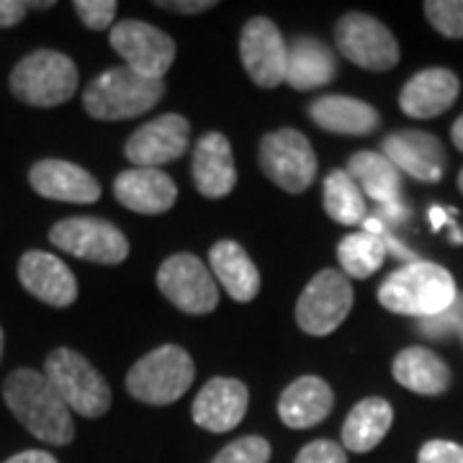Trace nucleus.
I'll return each instance as SVG.
<instances>
[{
    "label": "nucleus",
    "mask_w": 463,
    "mask_h": 463,
    "mask_svg": "<svg viewBox=\"0 0 463 463\" xmlns=\"http://www.w3.org/2000/svg\"><path fill=\"white\" fill-rule=\"evenodd\" d=\"M3 399L18 422L42 443L67 446L75 438V425L62 397L44 373L18 368L3 383Z\"/></svg>",
    "instance_id": "nucleus-1"
},
{
    "label": "nucleus",
    "mask_w": 463,
    "mask_h": 463,
    "mask_svg": "<svg viewBox=\"0 0 463 463\" xmlns=\"http://www.w3.org/2000/svg\"><path fill=\"white\" fill-rule=\"evenodd\" d=\"M456 297L458 291L453 276L443 265L428 263V260L404 263L379 288V301L383 309L394 315L417 317V319H428L446 312Z\"/></svg>",
    "instance_id": "nucleus-2"
},
{
    "label": "nucleus",
    "mask_w": 463,
    "mask_h": 463,
    "mask_svg": "<svg viewBox=\"0 0 463 463\" xmlns=\"http://www.w3.org/2000/svg\"><path fill=\"white\" fill-rule=\"evenodd\" d=\"M165 93L163 80H149L129 67H111L85 88L83 106L99 121H124L155 109Z\"/></svg>",
    "instance_id": "nucleus-3"
},
{
    "label": "nucleus",
    "mask_w": 463,
    "mask_h": 463,
    "mask_svg": "<svg viewBox=\"0 0 463 463\" xmlns=\"http://www.w3.org/2000/svg\"><path fill=\"white\" fill-rule=\"evenodd\" d=\"M196 376V365L181 345L155 347L127 373V392L137 402L165 407L181 399Z\"/></svg>",
    "instance_id": "nucleus-4"
},
{
    "label": "nucleus",
    "mask_w": 463,
    "mask_h": 463,
    "mask_svg": "<svg viewBox=\"0 0 463 463\" xmlns=\"http://www.w3.org/2000/svg\"><path fill=\"white\" fill-rule=\"evenodd\" d=\"M75 90L78 67L62 52H32L11 72V93L26 106L52 109L72 99Z\"/></svg>",
    "instance_id": "nucleus-5"
},
{
    "label": "nucleus",
    "mask_w": 463,
    "mask_h": 463,
    "mask_svg": "<svg viewBox=\"0 0 463 463\" xmlns=\"http://www.w3.org/2000/svg\"><path fill=\"white\" fill-rule=\"evenodd\" d=\"M44 376L72 412L100 417L111 407V389L99 371L72 347H57L44 361Z\"/></svg>",
    "instance_id": "nucleus-6"
},
{
    "label": "nucleus",
    "mask_w": 463,
    "mask_h": 463,
    "mask_svg": "<svg viewBox=\"0 0 463 463\" xmlns=\"http://www.w3.org/2000/svg\"><path fill=\"white\" fill-rule=\"evenodd\" d=\"M258 160L265 178L286 194L307 191L317 175V155L309 139L297 129H279L260 139Z\"/></svg>",
    "instance_id": "nucleus-7"
},
{
    "label": "nucleus",
    "mask_w": 463,
    "mask_h": 463,
    "mask_svg": "<svg viewBox=\"0 0 463 463\" xmlns=\"http://www.w3.org/2000/svg\"><path fill=\"white\" fill-rule=\"evenodd\" d=\"M50 240L54 248L90 263L118 265L129 255V242L124 232L96 216H72L57 222L50 230Z\"/></svg>",
    "instance_id": "nucleus-8"
},
{
    "label": "nucleus",
    "mask_w": 463,
    "mask_h": 463,
    "mask_svg": "<svg viewBox=\"0 0 463 463\" xmlns=\"http://www.w3.org/2000/svg\"><path fill=\"white\" fill-rule=\"evenodd\" d=\"M353 309V286L340 270H319L297 301V322L307 335H330Z\"/></svg>",
    "instance_id": "nucleus-9"
},
{
    "label": "nucleus",
    "mask_w": 463,
    "mask_h": 463,
    "mask_svg": "<svg viewBox=\"0 0 463 463\" xmlns=\"http://www.w3.org/2000/svg\"><path fill=\"white\" fill-rule=\"evenodd\" d=\"M157 288L185 315H209L219 304L212 270L191 252L170 255L157 270Z\"/></svg>",
    "instance_id": "nucleus-10"
},
{
    "label": "nucleus",
    "mask_w": 463,
    "mask_h": 463,
    "mask_svg": "<svg viewBox=\"0 0 463 463\" xmlns=\"http://www.w3.org/2000/svg\"><path fill=\"white\" fill-rule=\"evenodd\" d=\"M340 54L353 65L383 72L399 62V44L379 18L365 14H345L335 26Z\"/></svg>",
    "instance_id": "nucleus-11"
},
{
    "label": "nucleus",
    "mask_w": 463,
    "mask_h": 463,
    "mask_svg": "<svg viewBox=\"0 0 463 463\" xmlns=\"http://www.w3.org/2000/svg\"><path fill=\"white\" fill-rule=\"evenodd\" d=\"M109 42L129 70L149 80H163L170 65L175 62V42L145 21H118L111 26Z\"/></svg>",
    "instance_id": "nucleus-12"
},
{
    "label": "nucleus",
    "mask_w": 463,
    "mask_h": 463,
    "mask_svg": "<svg viewBox=\"0 0 463 463\" xmlns=\"http://www.w3.org/2000/svg\"><path fill=\"white\" fill-rule=\"evenodd\" d=\"M240 57L248 70L250 80L260 88H279L286 83L288 47L279 26L270 18H250L240 36Z\"/></svg>",
    "instance_id": "nucleus-13"
},
{
    "label": "nucleus",
    "mask_w": 463,
    "mask_h": 463,
    "mask_svg": "<svg viewBox=\"0 0 463 463\" xmlns=\"http://www.w3.org/2000/svg\"><path fill=\"white\" fill-rule=\"evenodd\" d=\"M191 139V124L181 114H165L145 127L127 139V160L134 167H160L165 163L178 160L188 149Z\"/></svg>",
    "instance_id": "nucleus-14"
},
{
    "label": "nucleus",
    "mask_w": 463,
    "mask_h": 463,
    "mask_svg": "<svg viewBox=\"0 0 463 463\" xmlns=\"http://www.w3.org/2000/svg\"><path fill=\"white\" fill-rule=\"evenodd\" d=\"M381 155L389 157L399 173H407L414 181L422 183H438L448 167L446 149L440 139L417 129L389 134L381 142Z\"/></svg>",
    "instance_id": "nucleus-15"
},
{
    "label": "nucleus",
    "mask_w": 463,
    "mask_h": 463,
    "mask_svg": "<svg viewBox=\"0 0 463 463\" xmlns=\"http://www.w3.org/2000/svg\"><path fill=\"white\" fill-rule=\"evenodd\" d=\"M250 392L242 381L214 376L194 402V422L209 432L234 430L248 412Z\"/></svg>",
    "instance_id": "nucleus-16"
},
{
    "label": "nucleus",
    "mask_w": 463,
    "mask_h": 463,
    "mask_svg": "<svg viewBox=\"0 0 463 463\" xmlns=\"http://www.w3.org/2000/svg\"><path fill=\"white\" fill-rule=\"evenodd\" d=\"M114 196L129 212L155 216L173 209L178 188L160 167H129L116 175Z\"/></svg>",
    "instance_id": "nucleus-17"
},
{
    "label": "nucleus",
    "mask_w": 463,
    "mask_h": 463,
    "mask_svg": "<svg viewBox=\"0 0 463 463\" xmlns=\"http://www.w3.org/2000/svg\"><path fill=\"white\" fill-rule=\"evenodd\" d=\"M21 286L50 307H70L78 298V281L60 258L42 250H29L18 263Z\"/></svg>",
    "instance_id": "nucleus-18"
},
{
    "label": "nucleus",
    "mask_w": 463,
    "mask_h": 463,
    "mask_svg": "<svg viewBox=\"0 0 463 463\" xmlns=\"http://www.w3.org/2000/svg\"><path fill=\"white\" fill-rule=\"evenodd\" d=\"M32 188L50 201L65 203H96L100 199L99 181L85 167L67 160H39L29 170Z\"/></svg>",
    "instance_id": "nucleus-19"
},
{
    "label": "nucleus",
    "mask_w": 463,
    "mask_h": 463,
    "mask_svg": "<svg viewBox=\"0 0 463 463\" xmlns=\"http://www.w3.org/2000/svg\"><path fill=\"white\" fill-rule=\"evenodd\" d=\"M194 183L206 199H224L237 185V167L232 157V145L224 134L209 132L201 137L194 149Z\"/></svg>",
    "instance_id": "nucleus-20"
},
{
    "label": "nucleus",
    "mask_w": 463,
    "mask_h": 463,
    "mask_svg": "<svg viewBox=\"0 0 463 463\" xmlns=\"http://www.w3.org/2000/svg\"><path fill=\"white\" fill-rule=\"evenodd\" d=\"M461 83L446 67H428L420 70L399 93L402 111L412 118H435L448 111L458 99Z\"/></svg>",
    "instance_id": "nucleus-21"
},
{
    "label": "nucleus",
    "mask_w": 463,
    "mask_h": 463,
    "mask_svg": "<svg viewBox=\"0 0 463 463\" xmlns=\"http://www.w3.org/2000/svg\"><path fill=\"white\" fill-rule=\"evenodd\" d=\"M335 407L330 383L319 376H301L283 389L279 399V417L291 430H307L322 422Z\"/></svg>",
    "instance_id": "nucleus-22"
},
{
    "label": "nucleus",
    "mask_w": 463,
    "mask_h": 463,
    "mask_svg": "<svg viewBox=\"0 0 463 463\" xmlns=\"http://www.w3.org/2000/svg\"><path fill=\"white\" fill-rule=\"evenodd\" d=\"M309 118L319 129L345 137H365L379 129V111L365 100L350 96H319L309 106Z\"/></svg>",
    "instance_id": "nucleus-23"
},
{
    "label": "nucleus",
    "mask_w": 463,
    "mask_h": 463,
    "mask_svg": "<svg viewBox=\"0 0 463 463\" xmlns=\"http://www.w3.org/2000/svg\"><path fill=\"white\" fill-rule=\"evenodd\" d=\"M286 47H288L286 83L294 90H315L335 80L337 60L327 44L317 42L312 36H294Z\"/></svg>",
    "instance_id": "nucleus-24"
},
{
    "label": "nucleus",
    "mask_w": 463,
    "mask_h": 463,
    "mask_svg": "<svg viewBox=\"0 0 463 463\" xmlns=\"http://www.w3.org/2000/svg\"><path fill=\"white\" fill-rule=\"evenodd\" d=\"M209 263H212L214 281L222 283L224 291L234 301L248 304V301L258 297L260 273H258V268L250 260V255L240 242H234V240L216 242L214 248L209 250Z\"/></svg>",
    "instance_id": "nucleus-25"
},
{
    "label": "nucleus",
    "mask_w": 463,
    "mask_h": 463,
    "mask_svg": "<svg viewBox=\"0 0 463 463\" xmlns=\"http://www.w3.org/2000/svg\"><path fill=\"white\" fill-rule=\"evenodd\" d=\"M392 371L404 389L422 397H438L450 386V371L446 361H440V355H435L428 347L414 345L402 350L394 358Z\"/></svg>",
    "instance_id": "nucleus-26"
},
{
    "label": "nucleus",
    "mask_w": 463,
    "mask_h": 463,
    "mask_svg": "<svg viewBox=\"0 0 463 463\" xmlns=\"http://www.w3.org/2000/svg\"><path fill=\"white\" fill-rule=\"evenodd\" d=\"M394 422V410L386 399L371 397L358 402L343 425V448L353 453H368L386 438Z\"/></svg>",
    "instance_id": "nucleus-27"
},
{
    "label": "nucleus",
    "mask_w": 463,
    "mask_h": 463,
    "mask_svg": "<svg viewBox=\"0 0 463 463\" xmlns=\"http://www.w3.org/2000/svg\"><path fill=\"white\" fill-rule=\"evenodd\" d=\"M345 173L364 188V196H371L379 206L397 203L402 196V173L381 152H355L347 160Z\"/></svg>",
    "instance_id": "nucleus-28"
},
{
    "label": "nucleus",
    "mask_w": 463,
    "mask_h": 463,
    "mask_svg": "<svg viewBox=\"0 0 463 463\" xmlns=\"http://www.w3.org/2000/svg\"><path fill=\"white\" fill-rule=\"evenodd\" d=\"M325 212L332 222L355 227L364 224L365 219V199L358 183L347 175L345 170H332L325 178Z\"/></svg>",
    "instance_id": "nucleus-29"
},
{
    "label": "nucleus",
    "mask_w": 463,
    "mask_h": 463,
    "mask_svg": "<svg viewBox=\"0 0 463 463\" xmlns=\"http://www.w3.org/2000/svg\"><path fill=\"white\" fill-rule=\"evenodd\" d=\"M337 260L343 268V276L350 279H368L379 270L386 260V245L379 234L371 232H355L347 234L345 240L337 245Z\"/></svg>",
    "instance_id": "nucleus-30"
},
{
    "label": "nucleus",
    "mask_w": 463,
    "mask_h": 463,
    "mask_svg": "<svg viewBox=\"0 0 463 463\" xmlns=\"http://www.w3.org/2000/svg\"><path fill=\"white\" fill-rule=\"evenodd\" d=\"M425 16L438 33L463 39V0H430L425 3Z\"/></svg>",
    "instance_id": "nucleus-31"
},
{
    "label": "nucleus",
    "mask_w": 463,
    "mask_h": 463,
    "mask_svg": "<svg viewBox=\"0 0 463 463\" xmlns=\"http://www.w3.org/2000/svg\"><path fill=\"white\" fill-rule=\"evenodd\" d=\"M270 461V443L258 435H248L240 438L227 448H222L216 453L212 463H268Z\"/></svg>",
    "instance_id": "nucleus-32"
},
{
    "label": "nucleus",
    "mask_w": 463,
    "mask_h": 463,
    "mask_svg": "<svg viewBox=\"0 0 463 463\" xmlns=\"http://www.w3.org/2000/svg\"><path fill=\"white\" fill-rule=\"evenodd\" d=\"M463 327V294L456 297V301L448 307L446 312L440 315L428 317V319H420L417 322V330L422 335H428L432 340H443L450 332H461Z\"/></svg>",
    "instance_id": "nucleus-33"
},
{
    "label": "nucleus",
    "mask_w": 463,
    "mask_h": 463,
    "mask_svg": "<svg viewBox=\"0 0 463 463\" xmlns=\"http://www.w3.org/2000/svg\"><path fill=\"white\" fill-rule=\"evenodd\" d=\"M116 11H118L116 0H75V14L93 32L111 29Z\"/></svg>",
    "instance_id": "nucleus-34"
},
{
    "label": "nucleus",
    "mask_w": 463,
    "mask_h": 463,
    "mask_svg": "<svg viewBox=\"0 0 463 463\" xmlns=\"http://www.w3.org/2000/svg\"><path fill=\"white\" fill-rule=\"evenodd\" d=\"M294 463H347V453L335 440H315L298 450Z\"/></svg>",
    "instance_id": "nucleus-35"
},
{
    "label": "nucleus",
    "mask_w": 463,
    "mask_h": 463,
    "mask_svg": "<svg viewBox=\"0 0 463 463\" xmlns=\"http://www.w3.org/2000/svg\"><path fill=\"white\" fill-rule=\"evenodd\" d=\"M417 463H463V446L450 440H430L420 448Z\"/></svg>",
    "instance_id": "nucleus-36"
},
{
    "label": "nucleus",
    "mask_w": 463,
    "mask_h": 463,
    "mask_svg": "<svg viewBox=\"0 0 463 463\" xmlns=\"http://www.w3.org/2000/svg\"><path fill=\"white\" fill-rule=\"evenodd\" d=\"M29 14V3L21 0H0V29L18 26Z\"/></svg>",
    "instance_id": "nucleus-37"
},
{
    "label": "nucleus",
    "mask_w": 463,
    "mask_h": 463,
    "mask_svg": "<svg viewBox=\"0 0 463 463\" xmlns=\"http://www.w3.org/2000/svg\"><path fill=\"white\" fill-rule=\"evenodd\" d=\"M157 5L167 8V11H178V14H203V11H212L214 8V0H191V3H183V0L165 3V0H160Z\"/></svg>",
    "instance_id": "nucleus-38"
},
{
    "label": "nucleus",
    "mask_w": 463,
    "mask_h": 463,
    "mask_svg": "<svg viewBox=\"0 0 463 463\" xmlns=\"http://www.w3.org/2000/svg\"><path fill=\"white\" fill-rule=\"evenodd\" d=\"M3 463H60L52 453L47 450H24V453H16V456H11L8 461Z\"/></svg>",
    "instance_id": "nucleus-39"
},
{
    "label": "nucleus",
    "mask_w": 463,
    "mask_h": 463,
    "mask_svg": "<svg viewBox=\"0 0 463 463\" xmlns=\"http://www.w3.org/2000/svg\"><path fill=\"white\" fill-rule=\"evenodd\" d=\"M450 137H453V145L463 152V116L456 118V124H453V129H450Z\"/></svg>",
    "instance_id": "nucleus-40"
},
{
    "label": "nucleus",
    "mask_w": 463,
    "mask_h": 463,
    "mask_svg": "<svg viewBox=\"0 0 463 463\" xmlns=\"http://www.w3.org/2000/svg\"><path fill=\"white\" fill-rule=\"evenodd\" d=\"M430 222H432V227L438 230V227H440L443 222H448L446 212H443V209H438V206H432V209H430Z\"/></svg>",
    "instance_id": "nucleus-41"
},
{
    "label": "nucleus",
    "mask_w": 463,
    "mask_h": 463,
    "mask_svg": "<svg viewBox=\"0 0 463 463\" xmlns=\"http://www.w3.org/2000/svg\"><path fill=\"white\" fill-rule=\"evenodd\" d=\"M458 191L463 194V167H461V173H458Z\"/></svg>",
    "instance_id": "nucleus-42"
},
{
    "label": "nucleus",
    "mask_w": 463,
    "mask_h": 463,
    "mask_svg": "<svg viewBox=\"0 0 463 463\" xmlns=\"http://www.w3.org/2000/svg\"><path fill=\"white\" fill-rule=\"evenodd\" d=\"M0 358H3V327H0Z\"/></svg>",
    "instance_id": "nucleus-43"
},
{
    "label": "nucleus",
    "mask_w": 463,
    "mask_h": 463,
    "mask_svg": "<svg viewBox=\"0 0 463 463\" xmlns=\"http://www.w3.org/2000/svg\"><path fill=\"white\" fill-rule=\"evenodd\" d=\"M461 340H463V327H461Z\"/></svg>",
    "instance_id": "nucleus-44"
}]
</instances>
